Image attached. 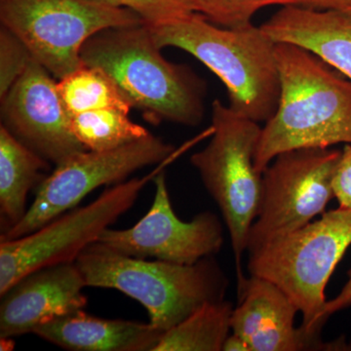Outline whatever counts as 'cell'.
<instances>
[{
    "label": "cell",
    "instance_id": "cell-1",
    "mask_svg": "<svg viewBox=\"0 0 351 351\" xmlns=\"http://www.w3.org/2000/svg\"><path fill=\"white\" fill-rule=\"evenodd\" d=\"M278 107L261 131L258 172L282 152L351 144V80L301 46L276 43Z\"/></svg>",
    "mask_w": 351,
    "mask_h": 351
},
{
    "label": "cell",
    "instance_id": "cell-2",
    "mask_svg": "<svg viewBox=\"0 0 351 351\" xmlns=\"http://www.w3.org/2000/svg\"><path fill=\"white\" fill-rule=\"evenodd\" d=\"M161 50L143 23L98 32L80 55L84 64L107 73L149 123L197 125L204 113L206 84L188 66L167 61Z\"/></svg>",
    "mask_w": 351,
    "mask_h": 351
},
{
    "label": "cell",
    "instance_id": "cell-3",
    "mask_svg": "<svg viewBox=\"0 0 351 351\" xmlns=\"http://www.w3.org/2000/svg\"><path fill=\"white\" fill-rule=\"evenodd\" d=\"M147 27L161 49L186 51L213 71L225 84L234 112L257 123H265L276 112L280 97L276 43L262 27L226 29L197 12Z\"/></svg>",
    "mask_w": 351,
    "mask_h": 351
},
{
    "label": "cell",
    "instance_id": "cell-4",
    "mask_svg": "<svg viewBox=\"0 0 351 351\" xmlns=\"http://www.w3.org/2000/svg\"><path fill=\"white\" fill-rule=\"evenodd\" d=\"M87 287L115 289L140 302L161 332L206 302L225 299L228 279L213 257L193 265L130 257L98 242L75 261Z\"/></svg>",
    "mask_w": 351,
    "mask_h": 351
},
{
    "label": "cell",
    "instance_id": "cell-5",
    "mask_svg": "<svg viewBox=\"0 0 351 351\" xmlns=\"http://www.w3.org/2000/svg\"><path fill=\"white\" fill-rule=\"evenodd\" d=\"M351 245V210L339 206L249 254L250 276L280 289L302 313V328L319 335L327 284Z\"/></svg>",
    "mask_w": 351,
    "mask_h": 351
},
{
    "label": "cell",
    "instance_id": "cell-6",
    "mask_svg": "<svg viewBox=\"0 0 351 351\" xmlns=\"http://www.w3.org/2000/svg\"><path fill=\"white\" fill-rule=\"evenodd\" d=\"M262 127L216 100L212 104V137L191 158L203 184L221 210L230 233L237 277L243 278L242 255L260 210L263 173L256 168Z\"/></svg>",
    "mask_w": 351,
    "mask_h": 351
},
{
    "label": "cell",
    "instance_id": "cell-7",
    "mask_svg": "<svg viewBox=\"0 0 351 351\" xmlns=\"http://www.w3.org/2000/svg\"><path fill=\"white\" fill-rule=\"evenodd\" d=\"M0 20L58 80L82 68L83 45L95 34L144 23L129 9L95 0H0Z\"/></svg>",
    "mask_w": 351,
    "mask_h": 351
},
{
    "label": "cell",
    "instance_id": "cell-8",
    "mask_svg": "<svg viewBox=\"0 0 351 351\" xmlns=\"http://www.w3.org/2000/svg\"><path fill=\"white\" fill-rule=\"evenodd\" d=\"M176 152L143 178L113 184L93 202L75 207L20 239L0 242V295L23 277L44 267L75 263L137 201L142 189L174 158Z\"/></svg>",
    "mask_w": 351,
    "mask_h": 351
},
{
    "label": "cell",
    "instance_id": "cell-9",
    "mask_svg": "<svg viewBox=\"0 0 351 351\" xmlns=\"http://www.w3.org/2000/svg\"><path fill=\"white\" fill-rule=\"evenodd\" d=\"M341 151L297 149L278 154L263 172V195L247 242L249 254L307 225L334 197L332 174Z\"/></svg>",
    "mask_w": 351,
    "mask_h": 351
},
{
    "label": "cell",
    "instance_id": "cell-10",
    "mask_svg": "<svg viewBox=\"0 0 351 351\" xmlns=\"http://www.w3.org/2000/svg\"><path fill=\"white\" fill-rule=\"evenodd\" d=\"M162 138L147 137L108 151H84L58 164L36 189L34 202L0 240L20 239L77 207L95 189L125 181L136 171L160 164L174 154Z\"/></svg>",
    "mask_w": 351,
    "mask_h": 351
},
{
    "label": "cell",
    "instance_id": "cell-11",
    "mask_svg": "<svg viewBox=\"0 0 351 351\" xmlns=\"http://www.w3.org/2000/svg\"><path fill=\"white\" fill-rule=\"evenodd\" d=\"M154 182L156 195L149 212L130 228H108L97 242L130 257L181 265H193L218 254L223 244L219 217L206 211L191 221H182L173 210L164 171Z\"/></svg>",
    "mask_w": 351,
    "mask_h": 351
},
{
    "label": "cell",
    "instance_id": "cell-12",
    "mask_svg": "<svg viewBox=\"0 0 351 351\" xmlns=\"http://www.w3.org/2000/svg\"><path fill=\"white\" fill-rule=\"evenodd\" d=\"M32 59L1 98L2 124L20 142L55 165L87 151L73 135L58 82Z\"/></svg>",
    "mask_w": 351,
    "mask_h": 351
},
{
    "label": "cell",
    "instance_id": "cell-13",
    "mask_svg": "<svg viewBox=\"0 0 351 351\" xmlns=\"http://www.w3.org/2000/svg\"><path fill=\"white\" fill-rule=\"evenodd\" d=\"M239 304L233 308L232 332L251 351L336 350L338 343H323L319 335L295 327L299 309L276 285L250 276L239 281Z\"/></svg>",
    "mask_w": 351,
    "mask_h": 351
},
{
    "label": "cell",
    "instance_id": "cell-14",
    "mask_svg": "<svg viewBox=\"0 0 351 351\" xmlns=\"http://www.w3.org/2000/svg\"><path fill=\"white\" fill-rule=\"evenodd\" d=\"M87 287L76 263L27 274L1 295L0 338L34 332L44 323L84 308Z\"/></svg>",
    "mask_w": 351,
    "mask_h": 351
},
{
    "label": "cell",
    "instance_id": "cell-15",
    "mask_svg": "<svg viewBox=\"0 0 351 351\" xmlns=\"http://www.w3.org/2000/svg\"><path fill=\"white\" fill-rule=\"evenodd\" d=\"M261 27L274 43L301 46L351 80V14L284 6Z\"/></svg>",
    "mask_w": 351,
    "mask_h": 351
},
{
    "label": "cell",
    "instance_id": "cell-16",
    "mask_svg": "<svg viewBox=\"0 0 351 351\" xmlns=\"http://www.w3.org/2000/svg\"><path fill=\"white\" fill-rule=\"evenodd\" d=\"M34 335L71 351H154L163 332L151 323L104 319L83 309L39 326Z\"/></svg>",
    "mask_w": 351,
    "mask_h": 351
},
{
    "label": "cell",
    "instance_id": "cell-17",
    "mask_svg": "<svg viewBox=\"0 0 351 351\" xmlns=\"http://www.w3.org/2000/svg\"><path fill=\"white\" fill-rule=\"evenodd\" d=\"M48 161L0 127V218L1 233L10 230L27 213L29 191L43 182Z\"/></svg>",
    "mask_w": 351,
    "mask_h": 351
},
{
    "label": "cell",
    "instance_id": "cell-18",
    "mask_svg": "<svg viewBox=\"0 0 351 351\" xmlns=\"http://www.w3.org/2000/svg\"><path fill=\"white\" fill-rule=\"evenodd\" d=\"M232 302H209L164 332L154 351H221L232 332Z\"/></svg>",
    "mask_w": 351,
    "mask_h": 351
},
{
    "label": "cell",
    "instance_id": "cell-19",
    "mask_svg": "<svg viewBox=\"0 0 351 351\" xmlns=\"http://www.w3.org/2000/svg\"><path fill=\"white\" fill-rule=\"evenodd\" d=\"M129 112L108 108L78 113L71 117V129L88 151L117 149L151 134L132 121Z\"/></svg>",
    "mask_w": 351,
    "mask_h": 351
},
{
    "label": "cell",
    "instance_id": "cell-20",
    "mask_svg": "<svg viewBox=\"0 0 351 351\" xmlns=\"http://www.w3.org/2000/svg\"><path fill=\"white\" fill-rule=\"evenodd\" d=\"M58 89L71 117L101 108H115L127 112L132 108L112 78L96 66L83 64L60 80Z\"/></svg>",
    "mask_w": 351,
    "mask_h": 351
},
{
    "label": "cell",
    "instance_id": "cell-21",
    "mask_svg": "<svg viewBox=\"0 0 351 351\" xmlns=\"http://www.w3.org/2000/svg\"><path fill=\"white\" fill-rule=\"evenodd\" d=\"M195 11L209 22L226 27L239 29L252 24V18L270 5L302 6L304 0H193Z\"/></svg>",
    "mask_w": 351,
    "mask_h": 351
},
{
    "label": "cell",
    "instance_id": "cell-22",
    "mask_svg": "<svg viewBox=\"0 0 351 351\" xmlns=\"http://www.w3.org/2000/svg\"><path fill=\"white\" fill-rule=\"evenodd\" d=\"M126 8L140 16L145 25H157L182 19L196 12L193 0H95Z\"/></svg>",
    "mask_w": 351,
    "mask_h": 351
},
{
    "label": "cell",
    "instance_id": "cell-23",
    "mask_svg": "<svg viewBox=\"0 0 351 351\" xmlns=\"http://www.w3.org/2000/svg\"><path fill=\"white\" fill-rule=\"evenodd\" d=\"M31 53L12 32L1 25L0 31V98L24 73L32 60Z\"/></svg>",
    "mask_w": 351,
    "mask_h": 351
},
{
    "label": "cell",
    "instance_id": "cell-24",
    "mask_svg": "<svg viewBox=\"0 0 351 351\" xmlns=\"http://www.w3.org/2000/svg\"><path fill=\"white\" fill-rule=\"evenodd\" d=\"M332 189L339 206L351 210V144L341 151L332 174Z\"/></svg>",
    "mask_w": 351,
    "mask_h": 351
},
{
    "label": "cell",
    "instance_id": "cell-25",
    "mask_svg": "<svg viewBox=\"0 0 351 351\" xmlns=\"http://www.w3.org/2000/svg\"><path fill=\"white\" fill-rule=\"evenodd\" d=\"M348 280L341 289V292L334 299L327 301L323 311V317L327 320L332 314L343 311L351 306V269L348 272Z\"/></svg>",
    "mask_w": 351,
    "mask_h": 351
},
{
    "label": "cell",
    "instance_id": "cell-26",
    "mask_svg": "<svg viewBox=\"0 0 351 351\" xmlns=\"http://www.w3.org/2000/svg\"><path fill=\"white\" fill-rule=\"evenodd\" d=\"M302 6L318 10H336L351 14V0H304Z\"/></svg>",
    "mask_w": 351,
    "mask_h": 351
},
{
    "label": "cell",
    "instance_id": "cell-27",
    "mask_svg": "<svg viewBox=\"0 0 351 351\" xmlns=\"http://www.w3.org/2000/svg\"><path fill=\"white\" fill-rule=\"evenodd\" d=\"M223 351H251L250 346L241 337L230 332L223 343Z\"/></svg>",
    "mask_w": 351,
    "mask_h": 351
}]
</instances>
